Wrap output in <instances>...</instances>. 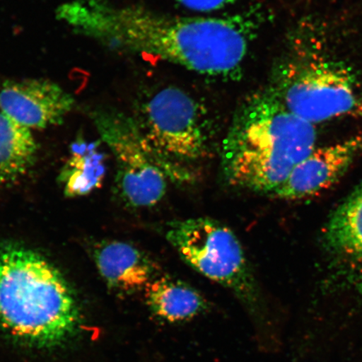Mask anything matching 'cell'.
<instances>
[{"mask_svg":"<svg viewBox=\"0 0 362 362\" xmlns=\"http://www.w3.org/2000/svg\"><path fill=\"white\" fill-rule=\"evenodd\" d=\"M181 6L196 12L207 13L232 6L237 0H176Z\"/></svg>","mask_w":362,"mask_h":362,"instance_id":"cell-15","label":"cell"},{"mask_svg":"<svg viewBox=\"0 0 362 362\" xmlns=\"http://www.w3.org/2000/svg\"><path fill=\"white\" fill-rule=\"evenodd\" d=\"M92 115L115 156L117 184L125 202L134 207L157 205L166 194L167 174L134 117L110 107L99 108Z\"/></svg>","mask_w":362,"mask_h":362,"instance_id":"cell-7","label":"cell"},{"mask_svg":"<svg viewBox=\"0 0 362 362\" xmlns=\"http://www.w3.org/2000/svg\"><path fill=\"white\" fill-rule=\"evenodd\" d=\"M134 119L166 174H177L181 166L202 160L210 151L214 128L209 113L187 90H157Z\"/></svg>","mask_w":362,"mask_h":362,"instance_id":"cell-6","label":"cell"},{"mask_svg":"<svg viewBox=\"0 0 362 362\" xmlns=\"http://www.w3.org/2000/svg\"><path fill=\"white\" fill-rule=\"evenodd\" d=\"M361 149V137H353L332 146L315 148L294 167L271 196L293 201L323 192L345 173Z\"/></svg>","mask_w":362,"mask_h":362,"instance_id":"cell-9","label":"cell"},{"mask_svg":"<svg viewBox=\"0 0 362 362\" xmlns=\"http://www.w3.org/2000/svg\"><path fill=\"white\" fill-rule=\"evenodd\" d=\"M104 174L103 157L95 147L78 146L74 148L62 173L67 196L88 194L100 185Z\"/></svg>","mask_w":362,"mask_h":362,"instance_id":"cell-14","label":"cell"},{"mask_svg":"<svg viewBox=\"0 0 362 362\" xmlns=\"http://www.w3.org/2000/svg\"><path fill=\"white\" fill-rule=\"evenodd\" d=\"M293 47L274 67L271 92L293 115L314 125L351 115L358 98L349 68Z\"/></svg>","mask_w":362,"mask_h":362,"instance_id":"cell-4","label":"cell"},{"mask_svg":"<svg viewBox=\"0 0 362 362\" xmlns=\"http://www.w3.org/2000/svg\"><path fill=\"white\" fill-rule=\"evenodd\" d=\"M325 235L329 251L362 291V185L334 212Z\"/></svg>","mask_w":362,"mask_h":362,"instance_id":"cell-10","label":"cell"},{"mask_svg":"<svg viewBox=\"0 0 362 362\" xmlns=\"http://www.w3.org/2000/svg\"><path fill=\"white\" fill-rule=\"evenodd\" d=\"M78 305L60 272L39 253L0 244V325L35 346H52L74 334Z\"/></svg>","mask_w":362,"mask_h":362,"instance_id":"cell-3","label":"cell"},{"mask_svg":"<svg viewBox=\"0 0 362 362\" xmlns=\"http://www.w3.org/2000/svg\"><path fill=\"white\" fill-rule=\"evenodd\" d=\"M94 259L104 281L117 291H139L155 278V264L128 243H103L95 250Z\"/></svg>","mask_w":362,"mask_h":362,"instance_id":"cell-11","label":"cell"},{"mask_svg":"<svg viewBox=\"0 0 362 362\" xmlns=\"http://www.w3.org/2000/svg\"><path fill=\"white\" fill-rule=\"evenodd\" d=\"M37 151L33 130L0 111V184L22 178L33 166Z\"/></svg>","mask_w":362,"mask_h":362,"instance_id":"cell-13","label":"cell"},{"mask_svg":"<svg viewBox=\"0 0 362 362\" xmlns=\"http://www.w3.org/2000/svg\"><path fill=\"white\" fill-rule=\"evenodd\" d=\"M315 125L268 88L244 100L223 140L221 166L235 187L270 194L315 148Z\"/></svg>","mask_w":362,"mask_h":362,"instance_id":"cell-2","label":"cell"},{"mask_svg":"<svg viewBox=\"0 0 362 362\" xmlns=\"http://www.w3.org/2000/svg\"><path fill=\"white\" fill-rule=\"evenodd\" d=\"M167 241L189 266L228 288L255 315L261 317L262 298L241 243L228 226L210 217L174 221Z\"/></svg>","mask_w":362,"mask_h":362,"instance_id":"cell-5","label":"cell"},{"mask_svg":"<svg viewBox=\"0 0 362 362\" xmlns=\"http://www.w3.org/2000/svg\"><path fill=\"white\" fill-rule=\"evenodd\" d=\"M147 305L158 319L169 323L191 320L207 310L201 293L181 280L160 276L146 287Z\"/></svg>","mask_w":362,"mask_h":362,"instance_id":"cell-12","label":"cell"},{"mask_svg":"<svg viewBox=\"0 0 362 362\" xmlns=\"http://www.w3.org/2000/svg\"><path fill=\"white\" fill-rule=\"evenodd\" d=\"M74 103L69 93L47 79L6 80L0 83V111L30 130L61 124Z\"/></svg>","mask_w":362,"mask_h":362,"instance_id":"cell-8","label":"cell"},{"mask_svg":"<svg viewBox=\"0 0 362 362\" xmlns=\"http://www.w3.org/2000/svg\"><path fill=\"white\" fill-rule=\"evenodd\" d=\"M354 117H362V96L358 98L354 110L351 113Z\"/></svg>","mask_w":362,"mask_h":362,"instance_id":"cell-16","label":"cell"},{"mask_svg":"<svg viewBox=\"0 0 362 362\" xmlns=\"http://www.w3.org/2000/svg\"><path fill=\"white\" fill-rule=\"evenodd\" d=\"M57 17L113 51L160 58L217 78L241 74L265 21L261 7L223 17H177L107 0H71L58 7Z\"/></svg>","mask_w":362,"mask_h":362,"instance_id":"cell-1","label":"cell"}]
</instances>
